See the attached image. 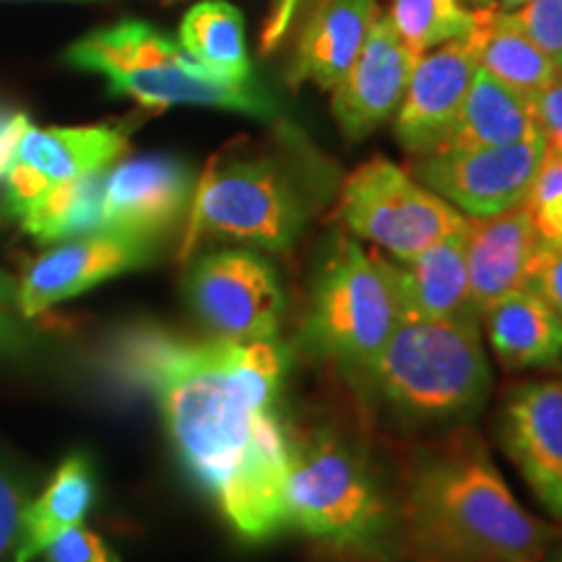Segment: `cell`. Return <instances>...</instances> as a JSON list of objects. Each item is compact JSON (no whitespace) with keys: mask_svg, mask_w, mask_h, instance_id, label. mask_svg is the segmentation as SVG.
<instances>
[{"mask_svg":"<svg viewBox=\"0 0 562 562\" xmlns=\"http://www.w3.org/2000/svg\"><path fill=\"white\" fill-rule=\"evenodd\" d=\"M121 364L157 398L175 448L232 529L266 542L290 526V427L279 393L290 355L273 341H188L140 331Z\"/></svg>","mask_w":562,"mask_h":562,"instance_id":"obj_1","label":"cell"},{"mask_svg":"<svg viewBox=\"0 0 562 562\" xmlns=\"http://www.w3.org/2000/svg\"><path fill=\"white\" fill-rule=\"evenodd\" d=\"M398 560L544 562L554 529L518 503L480 435L456 427L406 461Z\"/></svg>","mask_w":562,"mask_h":562,"instance_id":"obj_2","label":"cell"},{"mask_svg":"<svg viewBox=\"0 0 562 562\" xmlns=\"http://www.w3.org/2000/svg\"><path fill=\"white\" fill-rule=\"evenodd\" d=\"M290 526L344 562L398 560L396 503L360 442L334 427L290 430Z\"/></svg>","mask_w":562,"mask_h":562,"instance_id":"obj_3","label":"cell"},{"mask_svg":"<svg viewBox=\"0 0 562 562\" xmlns=\"http://www.w3.org/2000/svg\"><path fill=\"white\" fill-rule=\"evenodd\" d=\"M360 378L402 422L448 425L474 417L492 385L482 321H442L406 311Z\"/></svg>","mask_w":562,"mask_h":562,"instance_id":"obj_4","label":"cell"},{"mask_svg":"<svg viewBox=\"0 0 562 562\" xmlns=\"http://www.w3.org/2000/svg\"><path fill=\"white\" fill-rule=\"evenodd\" d=\"M311 214V193L290 161L277 151L227 149L195 180L180 258L211 240L290 250Z\"/></svg>","mask_w":562,"mask_h":562,"instance_id":"obj_5","label":"cell"},{"mask_svg":"<svg viewBox=\"0 0 562 562\" xmlns=\"http://www.w3.org/2000/svg\"><path fill=\"white\" fill-rule=\"evenodd\" d=\"M68 66L100 74L112 94L144 108H220L273 121L279 104L256 79L222 81L211 76L175 42L146 21H121L76 42L66 53Z\"/></svg>","mask_w":562,"mask_h":562,"instance_id":"obj_6","label":"cell"},{"mask_svg":"<svg viewBox=\"0 0 562 562\" xmlns=\"http://www.w3.org/2000/svg\"><path fill=\"white\" fill-rule=\"evenodd\" d=\"M406 313L398 263L339 235L315 279L305 339L318 355L360 375Z\"/></svg>","mask_w":562,"mask_h":562,"instance_id":"obj_7","label":"cell"},{"mask_svg":"<svg viewBox=\"0 0 562 562\" xmlns=\"http://www.w3.org/2000/svg\"><path fill=\"white\" fill-rule=\"evenodd\" d=\"M336 214L357 240L372 243L396 263L414 261L467 227L459 209L385 157L368 159L341 182Z\"/></svg>","mask_w":562,"mask_h":562,"instance_id":"obj_8","label":"cell"},{"mask_svg":"<svg viewBox=\"0 0 562 562\" xmlns=\"http://www.w3.org/2000/svg\"><path fill=\"white\" fill-rule=\"evenodd\" d=\"M193 313L216 339L273 341L284 321L279 273L252 250L209 252L188 273Z\"/></svg>","mask_w":562,"mask_h":562,"instance_id":"obj_9","label":"cell"},{"mask_svg":"<svg viewBox=\"0 0 562 562\" xmlns=\"http://www.w3.org/2000/svg\"><path fill=\"white\" fill-rule=\"evenodd\" d=\"M544 161L542 138L412 157L409 172L463 216H495L524 206Z\"/></svg>","mask_w":562,"mask_h":562,"instance_id":"obj_10","label":"cell"},{"mask_svg":"<svg viewBox=\"0 0 562 562\" xmlns=\"http://www.w3.org/2000/svg\"><path fill=\"white\" fill-rule=\"evenodd\" d=\"M128 146V136L112 125L87 128H34L21 138L16 159L5 175V211L13 220L30 211L42 195L81 175L108 170Z\"/></svg>","mask_w":562,"mask_h":562,"instance_id":"obj_11","label":"cell"},{"mask_svg":"<svg viewBox=\"0 0 562 562\" xmlns=\"http://www.w3.org/2000/svg\"><path fill=\"white\" fill-rule=\"evenodd\" d=\"M503 451L562 526V378L516 385L497 419Z\"/></svg>","mask_w":562,"mask_h":562,"instance_id":"obj_12","label":"cell"},{"mask_svg":"<svg viewBox=\"0 0 562 562\" xmlns=\"http://www.w3.org/2000/svg\"><path fill=\"white\" fill-rule=\"evenodd\" d=\"M419 58L393 30L389 13H378L360 55L331 91V112L344 136L362 140L396 115Z\"/></svg>","mask_w":562,"mask_h":562,"instance_id":"obj_13","label":"cell"},{"mask_svg":"<svg viewBox=\"0 0 562 562\" xmlns=\"http://www.w3.org/2000/svg\"><path fill=\"white\" fill-rule=\"evenodd\" d=\"M154 258L149 237L97 232L76 237L37 258L19 286L16 307L26 318L45 313L63 300L102 284L117 273L140 269Z\"/></svg>","mask_w":562,"mask_h":562,"instance_id":"obj_14","label":"cell"},{"mask_svg":"<svg viewBox=\"0 0 562 562\" xmlns=\"http://www.w3.org/2000/svg\"><path fill=\"white\" fill-rule=\"evenodd\" d=\"M193 188L186 161L167 154L125 159L104 180L102 229L151 240L186 214Z\"/></svg>","mask_w":562,"mask_h":562,"instance_id":"obj_15","label":"cell"},{"mask_svg":"<svg viewBox=\"0 0 562 562\" xmlns=\"http://www.w3.org/2000/svg\"><path fill=\"white\" fill-rule=\"evenodd\" d=\"M472 42L456 40L417 60L396 110V138L412 157L430 154L446 140L476 74Z\"/></svg>","mask_w":562,"mask_h":562,"instance_id":"obj_16","label":"cell"},{"mask_svg":"<svg viewBox=\"0 0 562 562\" xmlns=\"http://www.w3.org/2000/svg\"><path fill=\"white\" fill-rule=\"evenodd\" d=\"M539 240L529 211L508 209L495 216H467V263L480 315L529 284Z\"/></svg>","mask_w":562,"mask_h":562,"instance_id":"obj_17","label":"cell"},{"mask_svg":"<svg viewBox=\"0 0 562 562\" xmlns=\"http://www.w3.org/2000/svg\"><path fill=\"white\" fill-rule=\"evenodd\" d=\"M378 13V0H331L300 30L290 83L300 87L311 81L323 91H334L360 55Z\"/></svg>","mask_w":562,"mask_h":562,"instance_id":"obj_18","label":"cell"},{"mask_svg":"<svg viewBox=\"0 0 562 562\" xmlns=\"http://www.w3.org/2000/svg\"><path fill=\"white\" fill-rule=\"evenodd\" d=\"M480 321L503 368L542 370L562 362V318L531 286L497 300Z\"/></svg>","mask_w":562,"mask_h":562,"instance_id":"obj_19","label":"cell"},{"mask_svg":"<svg viewBox=\"0 0 562 562\" xmlns=\"http://www.w3.org/2000/svg\"><path fill=\"white\" fill-rule=\"evenodd\" d=\"M406 311L442 321H480L467 263V227L442 237L409 263H398Z\"/></svg>","mask_w":562,"mask_h":562,"instance_id":"obj_20","label":"cell"},{"mask_svg":"<svg viewBox=\"0 0 562 562\" xmlns=\"http://www.w3.org/2000/svg\"><path fill=\"white\" fill-rule=\"evenodd\" d=\"M537 136L539 131L529 97L518 94L516 89L492 79L487 70L476 68L467 100L446 140L435 151L487 149V146L518 144Z\"/></svg>","mask_w":562,"mask_h":562,"instance_id":"obj_21","label":"cell"},{"mask_svg":"<svg viewBox=\"0 0 562 562\" xmlns=\"http://www.w3.org/2000/svg\"><path fill=\"white\" fill-rule=\"evenodd\" d=\"M469 42L474 47L476 66L529 100L562 74L524 32L513 11L474 9V30Z\"/></svg>","mask_w":562,"mask_h":562,"instance_id":"obj_22","label":"cell"},{"mask_svg":"<svg viewBox=\"0 0 562 562\" xmlns=\"http://www.w3.org/2000/svg\"><path fill=\"white\" fill-rule=\"evenodd\" d=\"M97 501L94 469L87 456L74 453L60 463L37 501H30L21 524V542L13 562H32L63 531L83 524Z\"/></svg>","mask_w":562,"mask_h":562,"instance_id":"obj_23","label":"cell"},{"mask_svg":"<svg viewBox=\"0 0 562 562\" xmlns=\"http://www.w3.org/2000/svg\"><path fill=\"white\" fill-rule=\"evenodd\" d=\"M180 45L216 79H252L243 13L224 0H206L186 13L180 24Z\"/></svg>","mask_w":562,"mask_h":562,"instance_id":"obj_24","label":"cell"},{"mask_svg":"<svg viewBox=\"0 0 562 562\" xmlns=\"http://www.w3.org/2000/svg\"><path fill=\"white\" fill-rule=\"evenodd\" d=\"M104 180H108V170H97L53 188L21 216V227L40 243H66L104 232Z\"/></svg>","mask_w":562,"mask_h":562,"instance_id":"obj_25","label":"cell"},{"mask_svg":"<svg viewBox=\"0 0 562 562\" xmlns=\"http://www.w3.org/2000/svg\"><path fill=\"white\" fill-rule=\"evenodd\" d=\"M389 19L417 55L467 40L474 30V11L463 9L459 0H391Z\"/></svg>","mask_w":562,"mask_h":562,"instance_id":"obj_26","label":"cell"},{"mask_svg":"<svg viewBox=\"0 0 562 562\" xmlns=\"http://www.w3.org/2000/svg\"><path fill=\"white\" fill-rule=\"evenodd\" d=\"M524 209L529 211L539 240L562 245V157H544Z\"/></svg>","mask_w":562,"mask_h":562,"instance_id":"obj_27","label":"cell"},{"mask_svg":"<svg viewBox=\"0 0 562 562\" xmlns=\"http://www.w3.org/2000/svg\"><path fill=\"white\" fill-rule=\"evenodd\" d=\"M524 32L562 70V0H529L513 11Z\"/></svg>","mask_w":562,"mask_h":562,"instance_id":"obj_28","label":"cell"},{"mask_svg":"<svg viewBox=\"0 0 562 562\" xmlns=\"http://www.w3.org/2000/svg\"><path fill=\"white\" fill-rule=\"evenodd\" d=\"M26 495L24 482L16 472L0 463V562H13L21 542V524H24Z\"/></svg>","mask_w":562,"mask_h":562,"instance_id":"obj_29","label":"cell"},{"mask_svg":"<svg viewBox=\"0 0 562 562\" xmlns=\"http://www.w3.org/2000/svg\"><path fill=\"white\" fill-rule=\"evenodd\" d=\"M331 0H269L261 26V50L273 53L292 32L302 30L307 21L318 16Z\"/></svg>","mask_w":562,"mask_h":562,"instance_id":"obj_30","label":"cell"},{"mask_svg":"<svg viewBox=\"0 0 562 562\" xmlns=\"http://www.w3.org/2000/svg\"><path fill=\"white\" fill-rule=\"evenodd\" d=\"M42 554H45V562H121L117 552L100 533L81 524L55 537Z\"/></svg>","mask_w":562,"mask_h":562,"instance_id":"obj_31","label":"cell"},{"mask_svg":"<svg viewBox=\"0 0 562 562\" xmlns=\"http://www.w3.org/2000/svg\"><path fill=\"white\" fill-rule=\"evenodd\" d=\"M531 110L544 144V157H562V74L533 97Z\"/></svg>","mask_w":562,"mask_h":562,"instance_id":"obj_32","label":"cell"},{"mask_svg":"<svg viewBox=\"0 0 562 562\" xmlns=\"http://www.w3.org/2000/svg\"><path fill=\"white\" fill-rule=\"evenodd\" d=\"M526 286H531L562 318V245H539Z\"/></svg>","mask_w":562,"mask_h":562,"instance_id":"obj_33","label":"cell"},{"mask_svg":"<svg viewBox=\"0 0 562 562\" xmlns=\"http://www.w3.org/2000/svg\"><path fill=\"white\" fill-rule=\"evenodd\" d=\"M30 117L24 112H0V182L5 180V175L13 167V159H16L19 144L24 138V133L30 131Z\"/></svg>","mask_w":562,"mask_h":562,"instance_id":"obj_34","label":"cell"},{"mask_svg":"<svg viewBox=\"0 0 562 562\" xmlns=\"http://www.w3.org/2000/svg\"><path fill=\"white\" fill-rule=\"evenodd\" d=\"M24 347V334L13 326V321L0 311V351H16Z\"/></svg>","mask_w":562,"mask_h":562,"instance_id":"obj_35","label":"cell"},{"mask_svg":"<svg viewBox=\"0 0 562 562\" xmlns=\"http://www.w3.org/2000/svg\"><path fill=\"white\" fill-rule=\"evenodd\" d=\"M474 9H497V11H518L529 0H469Z\"/></svg>","mask_w":562,"mask_h":562,"instance_id":"obj_36","label":"cell"},{"mask_svg":"<svg viewBox=\"0 0 562 562\" xmlns=\"http://www.w3.org/2000/svg\"><path fill=\"white\" fill-rule=\"evenodd\" d=\"M16 297H19V286L13 284L11 277H5L3 271H0V305H16Z\"/></svg>","mask_w":562,"mask_h":562,"instance_id":"obj_37","label":"cell"},{"mask_svg":"<svg viewBox=\"0 0 562 562\" xmlns=\"http://www.w3.org/2000/svg\"><path fill=\"white\" fill-rule=\"evenodd\" d=\"M544 562H562V547H552Z\"/></svg>","mask_w":562,"mask_h":562,"instance_id":"obj_38","label":"cell"},{"mask_svg":"<svg viewBox=\"0 0 562 562\" xmlns=\"http://www.w3.org/2000/svg\"><path fill=\"white\" fill-rule=\"evenodd\" d=\"M336 562H344V560H336Z\"/></svg>","mask_w":562,"mask_h":562,"instance_id":"obj_39","label":"cell"}]
</instances>
